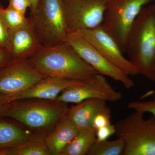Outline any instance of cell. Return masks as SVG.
Masks as SVG:
<instances>
[{
	"label": "cell",
	"instance_id": "obj_1",
	"mask_svg": "<svg viewBox=\"0 0 155 155\" xmlns=\"http://www.w3.org/2000/svg\"><path fill=\"white\" fill-rule=\"evenodd\" d=\"M28 60L45 77L83 81L98 73L65 42L42 46Z\"/></svg>",
	"mask_w": 155,
	"mask_h": 155
},
{
	"label": "cell",
	"instance_id": "obj_2",
	"mask_svg": "<svg viewBox=\"0 0 155 155\" xmlns=\"http://www.w3.org/2000/svg\"><path fill=\"white\" fill-rule=\"evenodd\" d=\"M126 53L138 74L155 81V5L142 8L129 33Z\"/></svg>",
	"mask_w": 155,
	"mask_h": 155
},
{
	"label": "cell",
	"instance_id": "obj_3",
	"mask_svg": "<svg viewBox=\"0 0 155 155\" xmlns=\"http://www.w3.org/2000/svg\"><path fill=\"white\" fill-rule=\"evenodd\" d=\"M68 104L56 99H24L11 102L5 117L45 137L67 115Z\"/></svg>",
	"mask_w": 155,
	"mask_h": 155
},
{
	"label": "cell",
	"instance_id": "obj_4",
	"mask_svg": "<svg viewBox=\"0 0 155 155\" xmlns=\"http://www.w3.org/2000/svg\"><path fill=\"white\" fill-rule=\"evenodd\" d=\"M28 19L42 46L64 42L69 32L63 0H39Z\"/></svg>",
	"mask_w": 155,
	"mask_h": 155
},
{
	"label": "cell",
	"instance_id": "obj_5",
	"mask_svg": "<svg viewBox=\"0 0 155 155\" xmlns=\"http://www.w3.org/2000/svg\"><path fill=\"white\" fill-rule=\"evenodd\" d=\"M134 111L116 122L117 138L124 144L122 155H155V117L145 119Z\"/></svg>",
	"mask_w": 155,
	"mask_h": 155
},
{
	"label": "cell",
	"instance_id": "obj_6",
	"mask_svg": "<svg viewBox=\"0 0 155 155\" xmlns=\"http://www.w3.org/2000/svg\"><path fill=\"white\" fill-rule=\"evenodd\" d=\"M153 0H109L102 26L126 53L127 39L137 17Z\"/></svg>",
	"mask_w": 155,
	"mask_h": 155
},
{
	"label": "cell",
	"instance_id": "obj_7",
	"mask_svg": "<svg viewBox=\"0 0 155 155\" xmlns=\"http://www.w3.org/2000/svg\"><path fill=\"white\" fill-rule=\"evenodd\" d=\"M46 77L28 60L12 59L0 68V97H12Z\"/></svg>",
	"mask_w": 155,
	"mask_h": 155
},
{
	"label": "cell",
	"instance_id": "obj_8",
	"mask_svg": "<svg viewBox=\"0 0 155 155\" xmlns=\"http://www.w3.org/2000/svg\"><path fill=\"white\" fill-rule=\"evenodd\" d=\"M65 42L67 43L79 55L98 73L110 78L122 84L127 89L134 86L133 80L99 52L86 39L76 32H69Z\"/></svg>",
	"mask_w": 155,
	"mask_h": 155
},
{
	"label": "cell",
	"instance_id": "obj_9",
	"mask_svg": "<svg viewBox=\"0 0 155 155\" xmlns=\"http://www.w3.org/2000/svg\"><path fill=\"white\" fill-rule=\"evenodd\" d=\"M69 32L102 25L109 0H63Z\"/></svg>",
	"mask_w": 155,
	"mask_h": 155
},
{
	"label": "cell",
	"instance_id": "obj_10",
	"mask_svg": "<svg viewBox=\"0 0 155 155\" xmlns=\"http://www.w3.org/2000/svg\"><path fill=\"white\" fill-rule=\"evenodd\" d=\"M122 98V93L113 87L105 76L97 73L80 85L65 90L56 99L67 104H76L89 99L116 102Z\"/></svg>",
	"mask_w": 155,
	"mask_h": 155
},
{
	"label": "cell",
	"instance_id": "obj_11",
	"mask_svg": "<svg viewBox=\"0 0 155 155\" xmlns=\"http://www.w3.org/2000/svg\"><path fill=\"white\" fill-rule=\"evenodd\" d=\"M91 43L104 57L128 75H138V72L128 59L123 55L114 39L102 25L92 29L76 31Z\"/></svg>",
	"mask_w": 155,
	"mask_h": 155
},
{
	"label": "cell",
	"instance_id": "obj_12",
	"mask_svg": "<svg viewBox=\"0 0 155 155\" xmlns=\"http://www.w3.org/2000/svg\"><path fill=\"white\" fill-rule=\"evenodd\" d=\"M84 81L46 77L12 97L10 102L24 99L55 100L65 90L80 85Z\"/></svg>",
	"mask_w": 155,
	"mask_h": 155
},
{
	"label": "cell",
	"instance_id": "obj_13",
	"mask_svg": "<svg viewBox=\"0 0 155 155\" xmlns=\"http://www.w3.org/2000/svg\"><path fill=\"white\" fill-rule=\"evenodd\" d=\"M9 52L13 59L28 60L42 45L29 22L15 29H9Z\"/></svg>",
	"mask_w": 155,
	"mask_h": 155
},
{
	"label": "cell",
	"instance_id": "obj_14",
	"mask_svg": "<svg viewBox=\"0 0 155 155\" xmlns=\"http://www.w3.org/2000/svg\"><path fill=\"white\" fill-rule=\"evenodd\" d=\"M107 102L99 99L85 100L69 107L66 116L79 130L93 129V119L107 107Z\"/></svg>",
	"mask_w": 155,
	"mask_h": 155
},
{
	"label": "cell",
	"instance_id": "obj_15",
	"mask_svg": "<svg viewBox=\"0 0 155 155\" xmlns=\"http://www.w3.org/2000/svg\"><path fill=\"white\" fill-rule=\"evenodd\" d=\"M79 131L66 115L64 116L51 131L45 137V141L51 155H61L65 147Z\"/></svg>",
	"mask_w": 155,
	"mask_h": 155
},
{
	"label": "cell",
	"instance_id": "obj_16",
	"mask_svg": "<svg viewBox=\"0 0 155 155\" xmlns=\"http://www.w3.org/2000/svg\"><path fill=\"white\" fill-rule=\"evenodd\" d=\"M40 138L45 137L33 133L19 122L0 121V150L14 147L29 140Z\"/></svg>",
	"mask_w": 155,
	"mask_h": 155
},
{
	"label": "cell",
	"instance_id": "obj_17",
	"mask_svg": "<svg viewBox=\"0 0 155 155\" xmlns=\"http://www.w3.org/2000/svg\"><path fill=\"white\" fill-rule=\"evenodd\" d=\"M96 141L95 131L93 129L80 130L60 155H87Z\"/></svg>",
	"mask_w": 155,
	"mask_h": 155
},
{
	"label": "cell",
	"instance_id": "obj_18",
	"mask_svg": "<svg viewBox=\"0 0 155 155\" xmlns=\"http://www.w3.org/2000/svg\"><path fill=\"white\" fill-rule=\"evenodd\" d=\"M45 138L33 139L0 150V155H51Z\"/></svg>",
	"mask_w": 155,
	"mask_h": 155
},
{
	"label": "cell",
	"instance_id": "obj_19",
	"mask_svg": "<svg viewBox=\"0 0 155 155\" xmlns=\"http://www.w3.org/2000/svg\"><path fill=\"white\" fill-rule=\"evenodd\" d=\"M124 150L122 140L96 141L93 145L87 155H121Z\"/></svg>",
	"mask_w": 155,
	"mask_h": 155
},
{
	"label": "cell",
	"instance_id": "obj_20",
	"mask_svg": "<svg viewBox=\"0 0 155 155\" xmlns=\"http://www.w3.org/2000/svg\"><path fill=\"white\" fill-rule=\"evenodd\" d=\"M0 18L8 29H15L23 26L28 22V17L8 7L4 8L0 3Z\"/></svg>",
	"mask_w": 155,
	"mask_h": 155
},
{
	"label": "cell",
	"instance_id": "obj_21",
	"mask_svg": "<svg viewBox=\"0 0 155 155\" xmlns=\"http://www.w3.org/2000/svg\"><path fill=\"white\" fill-rule=\"evenodd\" d=\"M128 109L140 112L143 114L150 113L155 117V101H130L127 105Z\"/></svg>",
	"mask_w": 155,
	"mask_h": 155
},
{
	"label": "cell",
	"instance_id": "obj_22",
	"mask_svg": "<svg viewBox=\"0 0 155 155\" xmlns=\"http://www.w3.org/2000/svg\"><path fill=\"white\" fill-rule=\"evenodd\" d=\"M111 112L109 107L100 111L95 116L92 122V128L96 131L97 129L111 124Z\"/></svg>",
	"mask_w": 155,
	"mask_h": 155
},
{
	"label": "cell",
	"instance_id": "obj_23",
	"mask_svg": "<svg viewBox=\"0 0 155 155\" xmlns=\"http://www.w3.org/2000/svg\"><path fill=\"white\" fill-rule=\"evenodd\" d=\"M115 125L110 124L97 129L95 131L97 141L100 142L107 140L112 135L116 134Z\"/></svg>",
	"mask_w": 155,
	"mask_h": 155
},
{
	"label": "cell",
	"instance_id": "obj_24",
	"mask_svg": "<svg viewBox=\"0 0 155 155\" xmlns=\"http://www.w3.org/2000/svg\"><path fill=\"white\" fill-rule=\"evenodd\" d=\"M9 29L0 18V47L9 51Z\"/></svg>",
	"mask_w": 155,
	"mask_h": 155
},
{
	"label": "cell",
	"instance_id": "obj_25",
	"mask_svg": "<svg viewBox=\"0 0 155 155\" xmlns=\"http://www.w3.org/2000/svg\"><path fill=\"white\" fill-rule=\"evenodd\" d=\"M8 7L25 14L27 9L30 8L29 0H8Z\"/></svg>",
	"mask_w": 155,
	"mask_h": 155
},
{
	"label": "cell",
	"instance_id": "obj_26",
	"mask_svg": "<svg viewBox=\"0 0 155 155\" xmlns=\"http://www.w3.org/2000/svg\"><path fill=\"white\" fill-rule=\"evenodd\" d=\"M12 59L8 50L0 47V68L6 66Z\"/></svg>",
	"mask_w": 155,
	"mask_h": 155
},
{
	"label": "cell",
	"instance_id": "obj_27",
	"mask_svg": "<svg viewBox=\"0 0 155 155\" xmlns=\"http://www.w3.org/2000/svg\"><path fill=\"white\" fill-rule=\"evenodd\" d=\"M11 104V102H9L5 99L0 97V118L5 117L10 108Z\"/></svg>",
	"mask_w": 155,
	"mask_h": 155
},
{
	"label": "cell",
	"instance_id": "obj_28",
	"mask_svg": "<svg viewBox=\"0 0 155 155\" xmlns=\"http://www.w3.org/2000/svg\"><path fill=\"white\" fill-rule=\"evenodd\" d=\"M29 1L31 5L30 12H32L36 8L38 4L39 0H29Z\"/></svg>",
	"mask_w": 155,
	"mask_h": 155
},
{
	"label": "cell",
	"instance_id": "obj_29",
	"mask_svg": "<svg viewBox=\"0 0 155 155\" xmlns=\"http://www.w3.org/2000/svg\"><path fill=\"white\" fill-rule=\"evenodd\" d=\"M150 96H152L153 100L155 101V89L147 92V93H146L145 94L143 95V97H145Z\"/></svg>",
	"mask_w": 155,
	"mask_h": 155
},
{
	"label": "cell",
	"instance_id": "obj_30",
	"mask_svg": "<svg viewBox=\"0 0 155 155\" xmlns=\"http://www.w3.org/2000/svg\"><path fill=\"white\" fill-rule=\"evenodd\" d=\"M2 1V0H0V3H1V1Z\"/></svg>",
	"mask_w": 155,
	"mask_h": 155
}]
</instances>
